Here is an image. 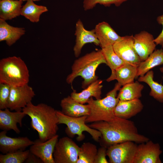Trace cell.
Listing matches in <instances>:
<instances>
[{"label":"cell","mask_w":163,"mask_h":163,"mask_svg":"<svg viewBox=\"0 0 163 163\" xmlns=\"http://www.w3.org/2000/svg\"><path fill=\"white\" fill-rule=\"evenodd\" d=\"M133 36L126 35L113 45L114 51L126 63L137 67L141 62L134 47Z\"/></svg>","instance_id":"obj_10"},{"label":"cell","mask_w":163,"mask_h":163,"mask_svg":"<svg viewBox=\"0 0 163 163\" xmlns=\"http://www.w3.org/2000/svg\"><path fill=\"white\" fill-rule=\"evenodd\" d=\"M8 108L0 109V129L5 131L14 130L19 134L20 130L17 126L18 123L22 126V120L27 115L22 111L12 112Z\"/></svg>","instance_id":"obj_16"},{"label":"cell","mask_w":163,"mask_h":163,"mask_svg":"<svg viewBox=\"0 0 163 163\" xmlns=\"http://www.w3.org/2000/svg\"><path fill=\"white\" fill-rule=\"evenodd\" d=\"M154 72L150 70L144 76L139 77V82L147 84L151 88L149 95L160 102L163 103V85L154 80Z\"/></svg>","instance_id":"obj_27"},{"label":"cell","mask_w":163,"mask_h":163,"mask_svg":"<svg viewBox=\"0 0 163 163\" xmlns=\"http://www.w3.org/2000/svg\"><path fill=\"white\" fill-rule=\"evenodd\" d=\"M11 87L4 83H0V109L8 108Z\"/></svg>","instance_id":"obj_32"},{"label":"cell","mask_w":163,"mask_h":163,"mask_svg":"<svg viewBox=\"0 0 163 163\" xmlns=\"http://www.w3.org/2000/svg\"><path fill=\"white\" fill-rule=\"evenodd\" d=\"M88 125L99 131L104 141L109 146L126 141L141 143L149 140L139 133L133 121L117 117L109 121L94 122Z\"/></svg>","instance_id":"obj_1"},{"label":"cell","mask_w":163,"mask_h":163,"mask_svg":"<svg viewBox=\"0 0 163 163\" xmlns=\"http://www.w3.org/2000/svg\"><path fill=\"white\" fill-rule=\"evenodd\" d=\"M163 64V49L155 50L137 67L136 78L142 76L153 68Z\"/></svg>","instance_id":"obj_24"},{"label":"cell","mask_w":163,"mask_h":163,"mask_svg":"<svg viewBox=\"0 0 163 163\" xmlns=\"http://www.w3.org/2000/svg\"><path fill=\"white\" fill-rule=\"evenodd\" d=\"M56 113L58 119V124L66 125L67 126L66 130V133L71 136L77 135L78 140L81 141L84 139V136L83 132L84 131L89 133L96 141H98L100 138L102 137L99 131L86 125L88 116L72 117L66 115L61 111L58 110H56Z\"/></svg>","instance_id":"obj_6"},{"label":"cell","mask_w":163,"mask_h":163,"mask_svg":"<svg viewBox=\"0 0 163 163\" xmlns=\"http://www.w3.org/2000/svg\"><path fill=\"white\" fill-rule=\"evenodd\" d=\"M107 149L105 147H101L97 150L94 163H108L106 158Z\"/></svg>","instance_id":"obj_33"},{"label":"cell","mask_w":163,"mask_h":163,"mask_svg":"<svg viewBox=\"0 0 163 163\" xmlns=\"http://www.w3.org/2000/svg\"><path fill=\"white\" fill-rule=\"evenodd\" d=\"M24 163H43L40 158L30 152Z\"/></svg>","instance_id":"obj_35"},{"label":"cell","mask_w":163,"mask_h":163,"mask_svg":"<svg viewBox=\"0 0 163 163\" xmlns=\"http://www.w3.org/2000/svg\"><path fill=\"white\" fill-rule=\"evenodd\" d=\"M30 153L29 150H28L0 154V163H24Z\"/></svg>","instance_id":"obj_30"},{"label":"cell","mask_w":163,"mask_h":163,"mask_svg":"<svg viewBox=\"0 0 163 163\" xmlns=\"http://www.w3.org/2000/svg\"><path fill=\"white\" fill-rule=\"evenodd\" d=\"M162 153L159 144L149 140L137 145L133 163H161Z\"/></svg>","instance_id":"obj_11"},{"label":"cell","mask_w":163,"mask_h":163,"mask_svg":"<svg viewBox=\"0 0 163 163\" xmlns=\"http://www.w3.org/2000/svg\"><path fill=\"white\" fill-rule=\"evenodd\" d=\"M143 85L138 81L126 84L121 88L117 95L120 101H126L139 99L142 96Z\"/></svg>","instance_id":"obj_25"},{"label":"cell","mask_w":163,"mask_h":163,"mask_svg":"<svg viewBox=\"0 0 163 163\" xmlns=\"http://www.w3.org/2000/svg\"><path fill=\"white\" fill-rule=\"evenodd\" d=\"M48 11L46 7L37 5L32 0H28L22 6L21 15L32 22L37 23L39 21L41 14Z\"/></svg>","instance_id":"obj_26"},{"label":"cell","mask_w":163,"mask_h":163,"mask_svg":"<svg viewBox=\"0 0 163 163\" xmlns=\"http://www.w3.org/2000/svg\"><path fill=\"white\" fill-rule=\"evenodd\" d=\"M58 137L56 134L45 141L39 139L35 140L30 146V152L40 158L43 163H55L53 154Z\"/></svg>","instance_id":"obj_12"},{"label":"cell","mask_w":163,"mask_h":163,"mask_svg":"<svg viewBox=\"0 0 163 163\" xmlns=\"http://www.w3.org/2000/svg\"><path fill=\"white\" fill-rule=\"evenodd\" d=\"M75 35L76 39L73 51L76 57H78L80 56L83 47L86 44L93 43L96 46H100V42L94 29L91 30H86L80 19L76 23Z\"/></svg>","instance_id":"obj_14"},{"label":"cell","mask_w":163,"mask_h":163,"mask_svg":"<svg viewBox=\"0 0 163 163\" xmlns=\"http://www.w3.org/2000/svg\"><path fill=\"white\" fill-rule=\"evenodd\" d=\"M35 95L33 88L28 84L11 87L8 108L11 111H22Z\"/></svg>","instance_id":"obj_9"},{"label":"cell","mask_w":163,"mask_h":163,"mask_svg":"<svg viewBox=\"0 0 163 163\" xmlns=\"http://www.w3.org/2000/svg\"><path fill=\"white\" fill-rule=\"evenodd\" d=\"M102 82V80L97 79L80 92L74 91L70 96L76 101L83 104L87 103L91 97H94L96 99H101Z\"/></svg>","instance_id":"obj_21"},{"label":"cell","mask_w":163,"mask_h":163,"mask_svg":"<svg viewBox=\"0 0 163 163\" xmlns=\"http://www.w3.org/2000/svg\"><path fill=\"white\" fill-rule=\"evenodd\" d=\"M101 48L107 45H113L123 38L118 34L107 22L102 21L97 24L94 29Z\"/></svg>","instance_id":"obj_17"},{"label":"cell","mask_w":163,"mask_h":163,"mask_svg":"<svg viewBox=\"0 0 163 163\" xmlns=\"http://www.w3.org/2000/svg\"><path fill=\"white\" fill-rule=\"evenodd\" d=\"M127 0H84L83 7L85 10L87 11L93 8L98 4L105 7H109L114 4L116 6H120Z\"/></svg>","instance_id":"obj_31"},{"label":"cell","mask_w":163,"mask_h":163,"mask_svg":"<svg viewBox=\"0 0 163 163\" xmlns=\"http://www.w3.org/2000/svg\"><path fill=\"white\" fill-rule=\"evenodd\" d=\"M121 86L117 82L104 98L96 100L94 99L93 97L89 98L87 103L90 109V113L86 118V123L109 121L116 117L114 114V110L120 101L117 97V92Z\"/></svg>","instance_id":"obj_4"},{"label":"cell","mask_w":163,"mask_h":163,"mask_svg":"<svg viewBox=\"0 0 163 163\" xmlns=\"http://www.w3.org/2000/svg\"><path fill=\"white\" fill-rule=\"evenodd\" d=\"M160 70L161 72L163 73V67L160 68Z\"/></svg>","instance_id":"obj_37"},{"label":"cell","mask_w":163,"mask_h":163,"mask_svg":"<svg viewBox=\"0 0 163 163\" xmlns=\"http://www.w3.org/2000/svg\"><path fill=\"white\" fill-rule=\"evenodd\" d=\"M29 71L24 62L19 57L13 56L0 60V83L17 87L28 84Z\"/></svg>","instance_id":"obj_5"},{"label":"cell","mask_w":163,"mask_h":163,"mask_svg":"<svg viewBox=\"0 0 163 163\" xmlns=\"http://www.w3.org/2000/svg\"><path fill=\"white\" fill-rule=\"evenodd\" d=\"M22 111L30 117V126L37 132L41 141H46L57 134L58 119L53 108L44 103L34 105L31 102Z\"/></svg>","instance_id":"obj_2"},{"label":"cell","mask_w":163,"mask_h":163,"mask_svg":"<svg viewBox=\"0 0 163 163\" xmlns=\"http://www.w3.org/2000/svg\"><path fill=\"white\" fill-rule=\"evenodd\" d=\"M133 38L135 50L141 61H144L155 50V39L152 34L145 30L135 34Z\"/></svg>","instance_id":"obj_13"},{"label":"cell","mask_w":163,"mask_h":163,"mask_svg":"<svg viewBox=\"0 0 163 163\" xmlns=\"http://www.w3.org/2000/svg\"><path fill=\"white\" fill-rule=\"evenodd\" d=\"M143 105L139 99L129 101L120 100L114 110L115 116L128 120L142 110Z\"/></svg>","instance_id":"obj_18"},{"label":"cell","mask_w":163,"mask_h":163,"mask_svg":"<svg viewBox=\"0 0 163 163\" xmlns=\"http://www.w3.org/2000/svg\"><path fill=\"white\" fill-rule=\"evenodd\" d=\"M157 21L158 24L162 26L161 31L159 35L154 39V41L156 45H159L163 47V14L158 16Z\"/></svg>","instance_id":"obj_34"},{"label":"cell","mask_w":163,"mask_h":163,"mask_svg":"<svg viewBox=\"0 0 163 163\" xmlns=\"http://www.w3.org/2000/svg\"><path fill=\"white\" fill-rule=\"evenodd\" d=\"M97 150L94 144L90 142L83 143L80 147L77 163H94Z\"/></svg>","instance_id":"obj_28"},{"label":"cell","mask_w":163,"mask_h":163,"mask_svg":"<svg viewBox=\"0 0 163 163\" xmlns=\"http://www.w3.org/2000/svg\"><path fill=\"white\" fill-rule=\"evenodd\" d=\"M7 131L0 133V151L3 154L19 150H24L34 141L27 137H11L7 135Z\"/></svg>","instance_id":"obj_15"},{"label":"cell","mask_w":163,"mask_h":163,"mask_svg":"<svg viewBox=\"0 0 163 163\" xmlns=\"http://www.w3.org/2000/svg\"><path fill=\"white\" fill-rule=\"evenodd\" d=\"M25 32L23 27H16L8 24L6 21L0 18V41H5L10 46L24 35Z\"/></svg>","instance_id":"obj_22"},{"label":"cell","mask_w":163,"mask_h":163,"mask_svg":"<svg viewBox=\"0 0 163 163\" xmlns=\"http://www.w3.org/2000/svg\"><path fill=\"white\" fill-rule=\"evenodd\" d=\"M137 145L126 141L109 146L107 155L110 163H133Z\"/></svg>","instance_id":"obj_8"},{"label":"cell","mask_w":163,"mask_h":163,"mask_svg":"<svg viewBox=\"0 0 163 163\" xmlns=\"http://www.w3.org/2000/svg\"><path fill=\"white\" fill-rule=\"evenodd\" d=\"M137 74V67L128 64H125L114 70H111L107 82L116 80L121 86L134 82Z\"/></svg>","instance_id":"obj_20"},{"label":"cell","mask_w":163,"mask_h":163,"mask_svg":"<svg viewBox=\"0 0 163 163\" xmlns=\"http://www.w3.org/2000/svg\"><path fill=\"white\" fill-rule=\"evenodd\" d=\"M20 0L22 1V2H24V1H27L28 0ZM32 0L34 2V1H40L41 0Z\"/></svg>","instance_id":"obj_36"},{"label":"cell","mask_w":163,"mask_h":163,"mask_svg":"<svg viewBox=\"0 0 163 163\" xmlns=\"http://www.w3.org/2000/svg\"><path fill=\"white\" fill-rule=\"evenodd\" d=\"M101 50L106 62V65L111 70H115L126 64L115 53L113 45H107L101 48Z\"/></svg>","instance_id":"obj_29"},{"label":"cell","mask_w":163,"mask_h":163,"mask_svg":"<svg viewBox=\"0 0 163 163\" xmlns=\"http://www.w3.org/2000/svg\"><path fill=\"white\" fill-rule=\"evenodd\" d=\"M62 112L65 115L72 117L88 116L90 109L88 104L85 105L74 100L70 96L62 99L60 103Z\"/></svg>","instance_id":"obj_19"},{"label":"cell","mask_w":163,"mask_h":163,"mask_svg":"<svg viewBox=\"0 0 163 163\" xmlns=\"http://www.w3.org/2000/svg\"><path fill=\"white\" fill-rule=\"evenodd\" d=\"M23 2L20 0H0V18L10 20L21 15Z\"/></svg>","instance_id":"obj_23"},{"label":"cell","mask_w":163,"mask_h":163,"mask_svg":"<svg viewBox=\"0 0 163 163\" xmlns=\"http://www.w3.org/2000/svg\"><path fill=\"white\" fill-rule=\"evenodd\" d=\"M79 149L80 147L70 138H60L53 152L55 163H77Z\"/></svg>","instance_id":"obj_7"},{"label":"cell","mask_w":163,"mask_h":163,"mask_svg":"<svg viewBox=\"0 0 163 163\" xmlns=\"http://www.w3.org/2000/svg\"><path fill=\"white\" fill-rule=\"evenodd\" d=\"M107 64L101 49L87 53L76 59L72 66L71 72L66 79L68 84H72L75 79L80 76L84 79L82 88L85 89L98 78L95 72L101 64Z\"/></svg>","instance_id":"obj_3"}]
</instances>
